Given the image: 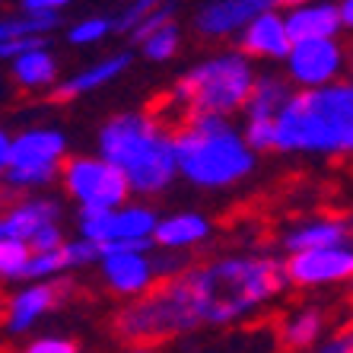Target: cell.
<instances>
[{
	"instance_id": "1",
	"label": "cell",
	"mask_w": 353,
	"mask_h": 353,
	"mask_svg": "<svg viewBox=\"0 0 353 353\" xmlns=\"http://www.w3.org/2000/svg\"><path fill=\"white\" fill-rule=\"evenodd\" d=\"M181 331L226 328L255 319L287 290L283 261L268 252H232L194 261L185 274L163 280Z\"/></svg>"
},
{
	"instance_id": "2",
	"label": "cell",
	"mask_w": 353,
	"mask_h": 353,
	"mask_svg": "<svg viewBox=\"0 0 353 353\" xmlns=\"http://www.w3.org/2000/svg\"><path fill=\"white\" fill-rule=\"evenodd\" d=\"M99 157L124 172L134 194L157 197L179 179L175 124L153 108L108 118L99 131Z\"/></svg>"
},
{
	"instance_id": "3",
	"label": "cell",
	"mask_w": 353,
	"mask_h": 353,
	"mask_svg": "<svg viewBox=\"0 0 353 353\" xmlns=\"http://www.w3.org/2000/svg\"><path fill=\"white\" fill-rule=\"evenodd\" d=\"M277 153L353 157V80L293 92L274 131Z\"/></svg>"
},
{
	"instance_id": "4",
	"label": "cell",
	"mask_w": 353,
	"mask_h": 353,
	"mask_svg": "<svg viewBox=\"0 0 353 353\" xmlns=\"http://www.w3.org/2000/svg\"><path fill=\"white\" fill-rule=\"evenodd\" d=\"M255 80V67L242 51H220L188 67L153 112L169 118L175 128L185 118H230L236 112H245Z\"/></svg>"
},
{
	"instance_id": "5",
	"label": "cell",
	"mask_w": 353,
	"mask_h": 353,
	"mask_svg": "<svg viewBox=\"0 0 353 353\" xmlns=\"http://www.w3.org/2000/svg\"><path fill=\"white\" fill-rule=\"evenodd\" d=\"M175 159L179 179L207 191L232 188L258 165V153L230 118H185L175 128Z\"/></svg>"
},
{
	"instance_id": "6",
	"label": "cell",
	"mask_w": 353,
	"mask_h": 353,
	"mask_svg": "<svg viewBox=\"0 0 353 353\" xmlns=\"http://www.w3.org/2000/svg\"><path fill=\"white\" fill-rule=\"evenodd\" d=\"M67 159V137L58 128H26L17 137H10L3 191L26 197L48 188L61 179Z\"/></svg>"
},
{
	"instance_id": "7",
	"label": "cell",
	"mask_w": 353,
	"mask_h": 353,
	"mask_svg": "<svg viewBox=\"0 0 353 353\" xmlns=\"http://www.w3.org/2000/svg\"><path fill=\"white\" fill-rule=\"evenodd\" d=\"M61 185L80 210H118L134 194L124 172L102 157H70L61 169Z\"/></svg>"
},
{
	"instance_id": "8",
	"label": "cell",
	"mask_w": 353,
	"mask_h": 353,
	"mask_svg": "<svg viewBox=\"0 0 353 353\" xmlns=\"http://www.w3.org/2000/svg\"><path fill=\"white\" fill-rule=\"evenodd\" d=\"M102 283L124 303L147 296L159 287L157 271V245L153 242H115L102 245V261H99Z\"/></svg>"
},
{
	"instance_id": "9",
	"label": "cell",
	"mask_w": 353,
	"mask_h": 353,
	"mask_svg": "<svg viewBox=\"0 0 353 353\" xmlns=\"http://www.w3.org/2000/svg\"><path fill=\"white\" fill-rule=\"evenodd\" d=\"M353 61V51L341 39L321 41H299L287 54V80L296 92L325 90L331 83L347 80V67Z\"/></svg>"
},
{
	"instance_id": "10",
	"label": "cell",
	"mask_w": 353,
	"mask_h": 353,
	"mask_svg": "<svg viewBox=\"0 0 353 353\" xmlns=\"http://www.w3.org/2000/svg\"><path fill=\"white\" fill-rule=\"evenodd\" d=\"M283 274H287V287H296V290L353 283V242L287 255Z\"/></svg>"
},
{
	"instance_id": "11",
	"label": "cell",
	"mask_w": 353,
	"mask_h": 353,
	"mask_svg": "<svg viewBox=\"0 0 353 353\" xmlns=\"http://www.w3.org/2000/svg\"><path fill=\"white\" fill-rule=\"evenodd\" d=\"M74 293V283L67 277L58 280H39V283H26L17 293L10 296L3 309H0V321L10 334H26L29 328H35V321L45 319L48 312H54L67 296Z\"/></svg>"
},
{
	"instance_id": "12",
	"label": "cell",
	"mask_w": 353,
	"mask_h": 353,
	"mask_svg": "<svg viewBox=\"0 0 353 353\" xmlns=\"http://www.w3.org/2000/svg\"><path fill=\"white\" fill-rule=\"evenodd\" d=\"M0 216H3V226H7V236L29 245L39 232L51 230V226H61V216H64V207H61L58 197L51 194H26V197H13L0 207Z\"/></svg>"
},
{
	"instance_id": "13",
	"label": "cell",
	"mask_w": 353,
	"mask_h": 353,
	"mask_svg": "<svg viewBox=\"0 0 353 353\" xmlns=\"http://www.w3.org/2000/svg\"><path fill=\"white\" fill-rule=\"evenodd\" d=\"M277 7L271 0H210L194 10V32L204 39H226L242 35L252 19H258L264 10Z\"/></svg>"
},
{
	"instance_id": "14",
	"label": "cell",
	"mask_w": 353,
	"mask_h": 353,
	"mask_svg": "<svg viewBox=\"0 0 353 353\" xmlns=\"http://www.w3.org/2000/svg\"><path fill=\"white\" fill-rule=\"evenodd\" d=\"M344 242H353L350 220L334 214L303 216V220H296L280 236V248L287 255H299V252H312V248H328V245H344Z\"/></svg>"
},
{
	"instance_id": "15",
	"label": "cell",
	"mask_w": 353,
	"mask_h": 353,
	"mask_svg": "<svg viewBox=\"0 0 353 353\" xmlns=\"http://www.w3.org/2000/svg\"><path fill=\"white\" fill-rule=\"evenodd\" d=\"M293 39L287 32L283 7L264 10L258 19L245 26V32L239 35V51L245 58H264V61H287Z\"/></svg>"
},
{
	"instance_id": "16",
	"label": "cell",
	"mask_w": 353,
	"mask_h": 353,
	"mask_svg": "<svg viewBox=\"0 0 353 353\" xmlns=\"http://www.w3.org/2000/svg\"><path fill=\"white\" fill-rule=\"evenodd\" d=\"M328 328H331V315L325 312V305L303 303V305H296V309H290L277 321V341L287 353H305L328 337L325 334Z\"/></svg>"
},
{
	"instance_id": "17",
	"label": "cell",
	"mask_w": 353,
	"mask_h": 353,
	"mask_svg": "<svg viewBox=\"0 0 353 353\" xmlns=\"http://www.w3.org/2000/svg\"><path fill=\"white\" fill-rule=\"evenodd\" d=\"M283 19H287V32L293 39V45L341 35L337 3H290V7H283Z\"/></svg>"
},
{
	"instance_id": "18",
	"label": "cell",
	"mask_w": 353,
	"mask_h": 353,
	"mask_svg": "<svg viewBox=\"0 0 353 353\" xmlns=\"http://www.w3.org/2000/svg\"><path fill=\"white\" fill-rule=\"evenodd\" d=\"M214 232V223L204 214H169L159 216L157 232H153V245L157 252H172V255H188L194 245H204Z\"/></svg>"
},
{
	"instance_id": "19",
	"label": "cell",
	"mask_w": 353,
	"mask_h": 353,
	"mask_svg": "<svg viewBox=\"0 0 353 353\" xmlns=\"http://www.w3.org/2000/svg\"><path fill=\"white\" fill-rule=\"evenodd\" d=\"M128 67H131V51H115V54H105V58L92 61L90 67L77 70L74 77H67L64 83H58L51 96L58 99V102L80 99V96H86V92L102 90V86H108L112 80H118Z\"/></svg>"
},
{
	"instance_id": "20",
	"label": "cell",
	"mask_w": 353,
	"mask_h": 353,
	"mask_svg": "<svg viewBox=\"0 0 353 353\" xmlns=\"http://www.w3.org/2000/svg\"><path fill=\"white\" fill-rule=\"evenodd\" d=\"M293 83L280 74H258L255 90L245 102V121H277L293 99Z\"/></svg>"
},
{
	"instance_id": "21",
	"label": "cell",
	"mask_w": 353,
	"mask_h": 353,
	"mask_svg": "<svg viewBox=\"0 0 353 353\" xmlns=\"http://www.w3.org/2000/svg\"><path fill=\"white\" fill-rule=\"evenodd\" d=\"M157 223H159V214L153 207H143V204L118 207L115 214H112L105 245H115V242H153Z\"/></svg>"
},
{
	"instance_id": "22",
	"label": "cell",
	"mask_w": 353,
	"mask_h": 353,
	"mask_svg": "<svg viewBox=\"0 0 353 353\" xmlns=\"http://www.w3.org/2000/svg\"><path fill=\"white\" fill-rule=\"evenodd\" d=\"M10 77L13 83L26 86V90H45L58 83V58L51 48H35L26 51L23 58L10 61Z\"/></svg>"
},
{
	"instance_id": "23",
	"label": "cell",
	"mask_w": 353,
	"mask_h": 353,
	"mask_svg": "<svg viewBox=\"0 0 353 353\" xmlns=\"http://www.w3.org/2000/svg\"><path fill=\"white\" fill-rule=\"evenodd\" d=\"M179 45H181V29H179V23H169L163 29H157L150 39L140 41V54L150 61H169V58H175Z\"/></svg>"
},
{
	"instance_id": "24",
	"label": "cell",
	"mask_w": 353,
	"mask_h": 353,
	"mask_svg": "<svg viewBox=\"0 0 353 353\" xmlns=\"http://www.w3.org/2000/svg\"><path fill=\"white\" fill-rule=\"evenodd\" d=\"M112 32H115V19L112 17H83L67 29V41L70 45H99Z\"/></svg>"
},
{
	"instance_id": "25",
	"label": "cell",
	"mask_w": 353,
	"mask_h": 353,
	"mask_svg": "<svg viewBox=\"0 0 353 353\" xmlns=\"http://www.w3.org/2000/svg\"><path fill=\"white\" fill-rule=\"evenodd\" d=\"M29 258H32L29 245H23L17 239H3L0 242V280H23Z\"/></svg>"
},
{
	"instance_id": "26",
	"label": "cell",
	"mask_w": 353,
	"mask_h": 353,
	"mask_svg": "<svg viewBox=\"0 0 353 353\" xmlns=\"http://www.w3.org/2000/svg\"><path fill=\"white\" fill-rule=\"evenodd\" d=\"M175 17H179V7H175V3H157V10L137 26V32L131 35V41L140 45L143 39H150V35L157 32V29H163V26H169V23H179Z\"/></svg>"
},
{
	"instance_id": "27",
	"label": "cell",
	"mask_w": 353,
	"mask_h": 353,
	"mask_svg": "<svg viewBox=\"0 0 353 353\" xmlns=\"http://www.w3.org/2000/svg\"><path fill=\"white\" fill-rule=\"evenodd\" d=\"M153 10H157V3H153V0H134V3H128V7L118 13V19H115V32H121V35H128V39H131V35L137 32V26L143 23Z\"/></svg>"
},
{
	"instance_id": "28",
	"label": "cell",
	"mask_w": 353,
	"mask_h": 353,
	"mask_svg": "<svg viewBox=\"0 0 353 353\" xmlns=\"http://www.w3.org/2000/svg\"><path fill=\"white\" fill-rule=\"evenodd\" d=\"M305 353H353V321L328 331V337L319 347H312V350H305Z\"/></svg>"
},
{
	"instance_id": "29",
	"label": "cell",
	"mask_w": 353,
	"mask_h": 353,
	"mask_svg": "<svg viewBox=\"0 0 353 353\" xmlns=\"http://www.w3.org/2000/svg\"><path fill=\"white\" fill-rule=\"evenodd\" d=\"M67 10L64 0H23L19 3V17L29 19H61V13Z\"/></svg>"
},
{
	"instance_id": "30",
	"label": "cell",
	"mask_w": 353,
	"mask_h": 353,
	"mask_svg": "<svg viewBox=\"0 0 353 353\" xmlns=\"http://www.w3.org/2000/svg\"><path fill=\"white\" fill-rule=\"evenodd\" d=\"M17 353H80V347L74 341H67V337H54V334H45V337H35L23 350Z\"/></svg>"
},
{
	"instance_id": "31",
	"label": "cell",
	"mask_w": 353,
	"mask_h": 353,
	"mask_svg": "<svg viewBox=\"0 0 353 353\" xmlns=\"http://www.w3.org/2000/svg\"><path fill=\"white\" fill-rule=\"evenodd\" d=\"M341 10V32L353 35V0H344V3H337Z\"/></svg>"
},
{
	"instance_id": "32",
	"label": "cell",
	"mask_w": 353,
	"mask_h": 353,
	"mask_svg": "<svg viewBox=\"0 0 353 353\" xmlns=\"http://www.w3.org/2000/svg\"><path fill=\"white\" fill-rule=\"evenodd\" d=\"M7 153H10V134L0 128V191H3V172H7Z\"/></svg>"
},
{
	"instance_id": "33",
	"label": "cell",
	"mask_w": 353,
	"mask_h": 353,
	"mask_svg": "<svg viewBox=\"0 0 353 353\" xmlns=\"http://www.w3.org/2000/svg\"><path fill=\"white\" fill-rule=\"evenodd\" d=\"M121 353H157V347H128Z\"/></svg>"
},
{
	"instance_id": "34",
	"label": "cell",
	"mask_w": 353,
	"mask_h": 353,
	"mask_svg": "<svg viewBox=\"0 0 353 353\" xmlns=\"http://www.w3.org/2000/svg\"><path fill=\"white\" fill-rule=\"evenodd\" d=\"M347 220H350V239H353V216H347Z\"/></svg>"
},
{
	"instance_id": "35",
	"label": "cell",
	"mask_w": 353,
	"mask_h": 353,
	"mask_svg": "<svg viewBox=\"0 0 353 353\" xmlns=\"http://www.w3.org/2000/svg\"><path fill=\"white\" fill-rule=\"evenodd\" d=\"M350 290H353V283H350Z\"/></svg>"
}]
</instances>
